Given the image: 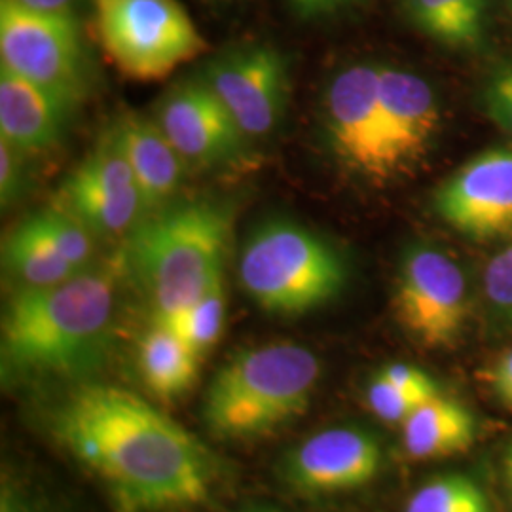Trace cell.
<instances>
[{"mask_svg": "<svg viewBox=\"0 0 512 512\" xmlns=\"http://www.w3.org/2000/svg\"><path fill=\"white\" fill-rule=\"evenodd\" d=\"M52 427L118 512L188 509L211 494L215 465L202 442L128 389L82 385L57 406Z\"/></svg>", "mask_w": 512, "mask_h": 512, "instance_id": "obj_1", "label": "cell"}, {"mask_svg": "<svg viewBox=\"0 0 512 512\" xmlns=\"http://www.w3.org/2000/svg\"><path fill=\"white\" fill-rule=\"evenodd\" d=\"M116 311V277L88 268L71 279L18 289L0 325L2 380L69 378L99 365L109 349Z\"/></svg>", "mask_w": 512, "mask_h": 512, "instance_id": "obj_2", "label": "cell"}, {"mask_svg": "<svg viewBox=\"0 0 512 512\" xmlns=\"http://www.w3.org/2000/svg\"><path fill=\"white\" fill-rule=\"evenodd\" d=\"M232 213L211 200L171 203L131 232L124 264L147 293L154 319L184 310L222 283Z\"/></svg>", "mask_w": 512, "mask_h": 512, "instance_id": "obj_3", "label": "cell"}, {"mask_svg": "<svg viewBox=\"0 0 512 512\" xmlns=\"http://www.w3.org/2000/svg\"><path fill=\"white\" fill-rule=\"evenodd\" d=\"M321 378L317 355L298 344L241 351L220 368L203 399V421L222 440L266 437L300 418Z\"/></svg>", "mask_w": 512, "mask_h": 512, "instance_id": "obj_4", "label": "cell"}, {"mask_svg": "<svg viewBox=\"0 0 512 512\" xmlns=\"http://www.w3.org/2000/svg\"><path fill=\"white\" fill-rule=\"evenodd\" d=\"M239 281L256 306L275 315H302L342 291L346 264L308 228L272 220L256 228L241 249Z\"/></svg>", "mask_w": 512, "mask_h": 512, "instance_id": "obj_5", "label": "cell"}, {"mask_svg": "<svg viewBox=\"0 0 512 512\" xmlns=\"http://www.w3.org/2000/svg\"><path fill=\"white\" fill-rule=\"evenodd\" d=\"M99 44L135 82H160L207 50L179 0H90Z\"/></svg>", "mask_w": 512, "mask_h": 512, "instance_id": "obj_6", "label": "cell"}, {"mask_svg": "<svg viewBox=\"0 0 512 512\" xmlns=\"http://www.w3.org/2000/svg\"><path fill=\"white\" fill-rule=\"evenodd\" d=\"M0 59L35 84L57 92L74 105L92 88V71L74 16L29 10L0 0Z\"/></svg>", "mask_w": 512, "mask_h": 512, "instance_id": "obj_7", "label": "cell"}, {"mask_svg": "<svg viewBox=\"0 0 512 512\" xmlns=\"http://www.w3.org/2000/svg\"><path fill=\"white\" fill-rule=\"evenodd\" d=\"M393 313L401 329L423 348H452L467 313V279L452 256L418 245L404 255L395 279Z\"/></svg>", "mask_w": 512, "mask_h": 512, "instance_id": "obj_8", "label": "cell"}, {"mask_svg": "<svg viewBox=\"0 0 512 512\" xmlns=\"http://www.w3.org/2000/svg\"><path fill=\"white\" fill-rule=\"evenodd\" d=\"M57 209L80 220L93 236L131 234L145 209L116 126L105 129L90 154L59 188Z\"/></svg>", "mask_w": 512, "mask_h": 512, "instance_id": "obj_9", "label": "cell"}, {"mask_svg": "<svg viewBox=\"0 0 512 512\" xmlns=\"http://www.w3.org/2000/svg\"><path fill=\"white\" fill-rule=\"evenodd\" d=\"M323 118L336 160L370 183L393 181L385 148L380 65L357 63L340 71L323 99Z\"/></svg>", "mask_w": 512, "mask_h": 512, "instance_id": "obj_10", "label": "cell"}, {"mask_svg": "<svg viewBox=\"0 0 512 512\" xmlns=\"http://www.w3.org/2000/svg\"><path fill=\"white\" fill-rule=\"evenodd\" d=\"M202 80L241 133L253 141L274 133L289 101V65L274 46H245L215 57Z\"/></svg>", "mask_w": 512, "mask_h": 512, "instance_id": "obj_11", "label": "cell"}, {"mask_svg": "<svg viewBox=\"0 0 512 512\" xmlns=\"http://www.w3.org/2000/svg\"><path fill=\"white\" fill-rule=\"evenodd\" d=\"M435 211L476 241L512 236V148L476 154L435 194Z\"/></svg>", "mask_w": 512, "mask_h": 512, "instance_id": "obj_12", "label": "cell"}, {"mask_svg": "<svg viewBox=\"0 0 512 512\" xmlns=\"http://www.w3.org/2000/svg\"><path fill=\"white\" fill-rule=\"evenodd\" d=\"M152 118L188 167L236 160L249 141L202 78L173 86Z\"/></svg>", "mask_w": 512, "mask_h": 512, "instance_id": "obj_13", "label": "cell"}, {"mask_svg": "<svg viewBox=\"0 0 512 512\" xmlns=\"http://www.w3.org/2000/svg\"><path fill=\"white\" fill-rule=\"evenodd\" d=\"M382 467L380 442L363 429H327L296 446L283 461L285 482L302 494L355 490Z\"/></svg>", "mask_w": 512, "mask_h": 512, "instance_id": "obj_14", "label": "cell"}, {"mask_svg": "<svg viewBox=\"0 0 512 512\" xmlns=\"http://www.w3.org/2000/svg\"><path fill=\"white\" fill-rule=\"evenodd\" d=\"M380 105L387 158L397 179L420 164L433 145L440 128L439 99L418 74L380 67Z\"/></svg>", "mask_w": 512, "mask_h": 512, "instance_id": "obj_15", "label": "cell"}, {"mask_svg": "<svg viewBox=\"0 0 512 512\" xmlns=\"http://www.w3.org/2000/svg\"><path fill=\"white\" fill-rule=\"evenodd\" d=\"M73 101L0 65V139L23 154L52 148L63 137Z\"/></svg>", "mask_w": 512, "mask_h": 512, "instance_id": "obj_16", "label": "cell"}, {"mask_svg": "<svg viewBox=\"0 0 512 512\" xmlns=\"http://www.w3.org/2000/svg\"><path fill=\"white\" fill-rule=\"evenodd\" d=\"M114 126L133 169L147 219L148 215L171 205L186 177L188 165L154 118L126 112Z\"/></svg>", "mask_w": 512, "mask_h": 512, "instance_id": "obj_17", "label": "cell"}, {"mask_svg": "<svg viewBox=\"0 0 512 512\" xmlns=\"http://www.w3.org/2000/svg\"><path fill=\"white\" fill-rule=\"evenodd\" d=\"M475 439L476 421L471 410L442 393L420 404L403 423L404 450L414 459L465 454Z\"/></svg>", "mask_w": 512, "mask_h": 512, "instance_id": "obj_18", "label": "cell"}, {"mask_svg": "<svg viewBox=\"0 0 512 512\" xmlns=\"http://www.w3.org/2000/svg\"><path fill=\"white\" fill-rule=\"evenodd\" d=\"M200 357L164 323L154 321L137 346V366L148 389L164 401L188 393L200 372Z\"/></svg>", "mask_w": 512, "mask_h": 512, "instance_id": "obj_19", "label": "cell"}, {"mask_svg": "<svg viewBox=\"0 0 512 512\" xmlns=\"http://www.w3.org/2000/svg\"><path fill=\"white\" fill-rule=\"evenodd\" d=\"M2 262L18 289L50 287L82 274L55 249L38 215L23 220L4 239Z\"/></svg>", "mask_w": 512, "mask_h": 512, "instance_id": "obj_20", "label": "cell"}, {"mask_svg": "<svg viewBox=\"0 0 512 512\" xmlns=\"http://www.w3.org/2000/svg\"><path fill=\"white\" fill-rule=\"evenodd\" d=\"M423 35L450 48H476L486 37L490 0H401Z\"/></svg>", "mask_w": 512, "mask_h": 512, "instance_id": "obj_21", "label": "cell"}, {"mask_svg": "<svg viewBox=\"0 0 512 512\" xmlns=\"http://www.w3.org/2000/svg\"><path fill=\"white\" fill-rule=\"evenodd\" d=\"M173 330L188 348L203 359L217 346L226 323V293L224 281L203 294L196 302L177 311L171 317L154 319Z\"/></svg>", "mask_w": 512, "mask_h": 512, "instance_id": "obj_22", "label": "cell"}, {"mask_svg": "<svg viewBox=\"0 0 512 512\" xmlns=\"http://www.w3.org/2000/svg\"><path fill=\"white\" fill-rule=\"evenodd\" d=\"M404 512H492L484 490L473 478L444 475L431 478L406 503Z\"/></svg>", "mask_w": 512, "mask_h": 512, "instance_id": "obj_23", "label": "cell"}, {"mask_svg": "<svg viewBox=\"0 0 512 512\" xmlns=\"http://www.w3.org/2000/svg\"><path fill=\"white\" fill-rule=\"evenodd\" d=\"M433 397H423L399 385L391 384L380 372L366 387L368 408L385 423H401L420 406Z\"/></svg>", "mask_w": 512, "mask_h": 512, "instance_id": "obj_24", "label": "cell"}, {"mask_svg": "<svg viewBox=\"0 0 512 512\" xmlns=\"http://www.w3.org/2000/svg\"><path fill=\"white\" fill-rule=\"evenodd\" d=\"M480 103L497 128L512 135V61L497 65L482 84Z\"/></svg>", "mask_w": 512, "mask_h": 512, "instance_id": "obj_25", "label": "cell"}, {"mask_svg": "<svg viewBox=\"0 0 512 512\" xmlns=\"http://www.w3.org/2000/svg\"><path fill=\"white\" fill-rule=\"evenodd\" d=\"M484 293L492 310L512 323V243L492 256L484 272Z\"/></svg>", "mask_w": 512, "mask_h": 512, "instance_id": "obj_26", "label": "cell"}, {"mask_svg": "<svg viewBox=\"0 0 512 512\" xmlns=\"http://www.w3.org/2000/svg\"><path fill=\"white\" fill-rule=\"evenodd\" d=\"M23 186V152L0 139V203L4 209L18 200L23 192Z\"/></svg>", "mask_w": 512, "mask_h": 512, "instance_id": "obj_27", "label": "cell"}, {"mask_svg": "<svg viewBox=\"0 0 512 512\" xmlns=\"http://www.w3.org/2000/svg\"><path fill=\"white\" fill-rule=\"evenodd\" d=\"M380 374L391 384L399 385V387L423 395V397H435L440 393L437 382L418 366L395 363V365L384 366L380 370Z\"/></svg>", "mask_w": 512, "mask_h": 512, "instance_id": "obj_28", "label": "cell"}, {"mask_svg": "<svg viewBox=\"0 0 512 512\" xmlns=\"http://www.w3.org/2000/svg\"><path fill=\"white\" fill-rule=\"evenodd\" d=\"M488 378L495 397L512 410V349L497 359Z\"/></svg>", "mask_w": 512, "mask_h": 512, "instance_id": "obj_29", "label": "cell"}, {"mask_svg": "<svg viewBox=\"0 0 512 512\" xmlns=\"http://www.w3.org/2000/svg\"><path fill=\"white\" fill-rule=\"evenodd\" d=\"M355 0H289L294 16L300 19H317L330 16Z\"/></svg>", "mask_w": 512, "mask_h": 512, "instance_id": "obj_30", "label": "cell"}, {"mask_svg": "<svg viewBox=\"0 0 512 512\" xmlns=\"http://www.w3.org/2000/svg\"><path fill=\"white\" fill-rule=\"evenodd\" d=\"M19 6L29 10L46 12V14H59V16H74L78 0H14Z\"/></svg>", "mask_w": 512, "mask_h": 512, "instance_id": "obj_31", "label": "cell"}, {"mask_svg": "<svg viewBox=\"0 0 512 512\" xmlns=\"http://www.w3.org/2000/svg\"><path fill=\"white\" fill-rule=\"evenodd\" d=\"M0 512H33L10 488H4L0 495Z\"/></svg>", "mask_w": 512, "mask_h": 512, "instance_id": "obj_32", "label": "cell"}, {"mask_svg": "<svg viewBox=\"0 0 512 512\" xmlns=\"http://www.w3.org/2000/svg\"><path fill=\"white\" fill-rule=\"evenodd\" d=\"M505 473H507V482L511 486L512 494V444L507 448V452H505Z\"/></svg>", "mask_w": 512, "mask_h": 512, "instance_id": "obj_33", "label": "cell"}, {"mask_svg": "<svg viewBox=\"0 0 512 512\" xmlns=\"http://www.w3.org/2000/svg\"><path fill=\"white\" fill-rule=\"evenodd\" d=\"M247 512H272V511H247Z\"/></svg>", "mask_w": 512, "mask_h": 512, "instance_id": "obj_34", "label": "cell"}, {"mask_svg": "<svg viewBox=\"0 0 512 512\" xmlns=\"http://www.w3.org/2000/svg\"><path fill=\"white\" fill-rule=\"evenodd\" d=\"M511 6H512V0H511Z\"/></svg>", "mask_w": 512, "mask_h": 512, "instance_id": "obj_35", "label": "cell"}]
</instances>
